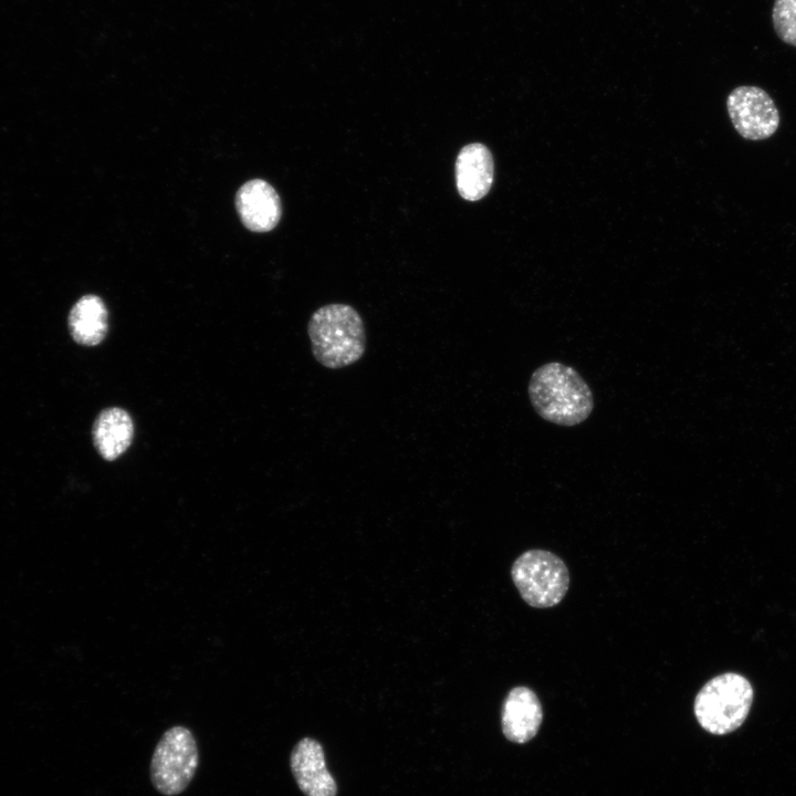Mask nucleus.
Wrapping results in <instances>:
<instances>
[{
  "instance_id": "1",
  "label": "nucleus",
  "mask_w": 796,
  "mask_h": 796,
  "mask_svg": "<svg viewBox=\"0 0 796 796\" xmlns=\"http://www.w3.org/2000/svg\"><path fill=\"white\" fill-rule=\"evenodd\" d=\"M527 392L535 412L557 426L580 425L594 410L589 385L576 369L559 362L536 368L531 375Z\"/></svg>"
},
{
  "instance_id": "2",
  "label": "nucleus",
  "mask_w": 796,
  "mask_h": 796,
  "mask_svg": "<svg viewBox=\"0 0 796 796\" xmlns=\"http://www.w3.org/2000/svg\"><path fill=\"white\" fill-rule=\"evenodd\" d=\"M307 334L315 360L328 369L358 362L366 350V329L360 314L350 305L332 303L310 317Z\"/></svg>"
},
{
  "instance_id": "3",
  "label": "nucleus",
  "mask_w": 796,
  "mask_h": 796,
  "mask_svg": "<svg viewBox=\"0 0 796 796\" xmlns=\"http://www.w3.org/2000/svg\"><path fill=\"white\" fill-rule=\"evenodd\" d=\"M754 691L740 673L725 672L710 679L698 692L693 711L705 731L723 735L739 729L746 720Z\"/></svg>"
},
{
  "instance_id": "4",
  "label": "nucleus",
  "mask_w": 796,
  "mask_h": 796,
  "mask_svg": "<svg viewBox=\"0 0 796 796\" xmlns=\"http://www.w3.org/2000/svg\"><path fill=\"white\" fill-rule=\"evenodd\" d=\"M511 575L524 601L535 608L561 603L569 587L568 568L557 555L545 549H530L513 563Z\"/></svg>"
},
{
  "instance_id": "5",
  "label": "nucleus",
  "mask_w": 796,
  "mask_h": 796,
  "mask_svg": "<svg viewBox=\"0 0 796 796\" xmlns=\"http://www.w3.org/2000/svg\"><path fill=\"white\" fill-rule=\"evenodd\" d=\"M199 762L196 740L191 731L176 725L158 741L150 761V781L163 795L182 793L191 782Z\"/></svg>"
},
{
  "instance_id": "6",
  "label": "nucleus",
  "mask_w": 796,
  "mask_h": 796,
  "mask_svg": "<svg viewBox=\"0 0 796 796\" xmlns=\"http://www.w3.org/2000/svg\"><path fill=\"white\" fill-rule=\"evenodd\" d=\"M730 119L740 136L747 140H763L779 126V113L769 94L754 85H741L726 98Z\"/></svg>"
},
{
  "instance_id": "7",
  "label": "nucleus",
  "mask_w": 796,
  "mask_h": 796,
  "mask_svg": "<svg viewBox=\"0 0 796 796\" xmlns=\"http://www.w3.org/2000/svg\"><path fill=\"white\" fill-rule=\"evenodd\" d=\"M290 765L294 779L305 796H336L337 785L326 767L320 742L312 737L298 741L292 750Z\"/></svg>"
},
{
  "instance_id": "8",
  "label": "nucleus",
  "mask_w": 796,
  "mask_h": 796,
  "mask_svg": "<svg viewBox=\"0 0 796 796\" xmlns=\"http://www.w3.org/2000/svg\"><path fill=\"white\" fill-rule=\"evenodd\" d=\"M235 208L244 227L253 232L272 230L282 216L277 192L269 182L259 178L240 187L235 195Z\"/></svg>"
},
{
  "instance_id": "9",
  "label": "nucleus",
  "mask_w": 796,
  "mask_h": 796,
  "mask_svg": "<svg viewBox=\"0 0 796 796\" xmlns=\"http://www.w3.org/2000/svg\"><path fill=\"white\" fill-rule=\"evenodd\" d=\"M543 720L541 702L533 690L515 687L506 695L502 708V731L514 743H526L535 736Z\"/></svg>"
},
{
  "instance_id": "10",
  "label": "nucleus",
  "mask_w": 796,
  "mask_h": 796,
  "mask_svg": "<svg viewBox=\"0 0 796 796\" xmlns=\"http://www.w3.org/2000/svg\"><path fill=\"white\" fill-rule=\"evenodd\" d=\"M493 177V157L485 145L472 143L460 150L455 160V182L463 199H482L491 189Z\"/></svg>"
},
{
  "instance_id": "11",
  "label": "nucleus",
  "mask_w": 796,
  "mask_h": 796,
  "mask_svg": "<svg viewBox=\"0 0 796 796\" xmlns=\"http://www.w3.org/2000/svg\"><path fill=\"white\" fill-rule=\"evenodd\" d=\"M134 438V422L130 415L121 407L103 409L92 428L93 444L106 461H114L130 447Z\"/></svg>"
},
{
  "instance_id": "12",
  "label": "nucleus",
  "mask_w": 796,
  "mask_h": 796,
  "mask_svg": "<svg viewBox=\"0 0 796 796\" xmlns=\"http://www.w3.org/2000/svg\"><path fill=\"white\" fill-rule=\"evenodd\" d=\"M69 329L80 345L101 344L108 331V312L104 301L95 294L78 298L69 314Z\"/></svg>"
},
{
  "instance_id": "13",
  "label": "nucleus",
  "mask_w": 796,
  "mask_h": 796,
  "mask_svg": "<svg viewBox=\"0 0 796 796\" xmlns=\"http://www.w3.org/2000/svg\"><path fill=\"white\" fill-rule=\"evenodd\" d=\"M772 22L777 36L784 43L796 46V0H775Z\"/></svg>"
}]
</instances>
